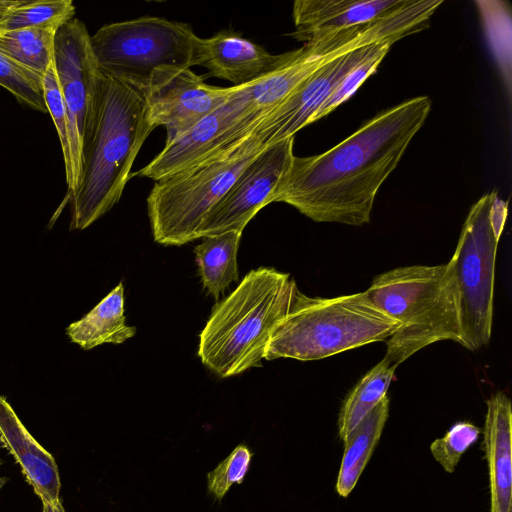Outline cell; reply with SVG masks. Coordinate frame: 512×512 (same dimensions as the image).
I'll return each mask as SVG.
<instances>
[{"label": "cell", "instance_id": "obj_1", "mask_svg": "<svg viewBox=\"0 0 512 512\" xmlns=\"http://www.w3.org/2000/svg\"><path fill=\"white\" fill-rule=\"evenodd\" d=\"M431 107L428 96L413 97L380 112L321 154L294 156L274 202L287 203L315 222L369 223L379 188Z\"/></svg>", "mask_w": 512, "mask_h": 512}, {"label": "cell", "instance_id": "obj_2", "mask_svg": "<svg viewBox=\"0 0 512 512\" xmlns=\"http://www.w3.org/2000/svg\"><path fill=\"white\" fill-rule=\"evenodd\" d=\"M154 129L143 95L103 73L80 183L68 195L70 230H83L120 200L137 154Z\"/></svg>", "mask_w": 512, "mask_h": 512}, {"label": "cell", "instance_id": "obj_3", "mask_svg": "<svg viewBox=\"0 0 512 512\" xmlns=\"http://www.w3.org/2000/svg\"><path fill=\"white\" fill-rule=\"evenodd\" d=\"M288 273L259 267L218 302L200 333L198 356L221 377L261 366L271 334L298 291Z\"/></svg>", "mask_w": 512, "mask_h": 512}, {"label": "cell", "instance_id": "obj_4", "mask_svg": "<svg viewBox=\"0 0 512 512\" xmlns=\"http://www.w3.org/2000/svg\"><path fill=\"white\" fill-rule=\"evenodd\" d=\"M365 291L383 313L399 322L386 340L384 358L392 366L439 341L462 345L459 290L450 261L394 268L377 275Z\"/></svg>", "mask_w": 512, "mask_h": 512}, {"label": "cell", "instance_id": "obj_5", "mask_svg": "<svg viewBox=\"0 0 512 512\" xmlns=\"http://www.w3.org/2000/svg\"><path fill=\"white\" fill-rule=\"evenodd\" d=\"M398 327L399 322L383 313L366 291L322 298L298 290L271 334L264 359L319 360L386 341Z\"/></svg>", "mask_w": 512, "mask_h": 512}, {"label": "cell", "instance_id": "obj_6", "mask_svg": "<svg viewBox=\"0 0 512 512\" xmlns=\"http://www.w3.org/2000/svg\"><path fill=\"white\" fill-rule=\"evenodd\" d=\"M198 37L187 23L144 16L91 36L99 69L142 93L169 72L197 66Z\"/></svg>", "mask_w": 512, "mask_h": 512}, {"label": "cell", "instance_id": "obj_7", "mask_svg": "<svg viewBox=\"0 0 512 512\" xmlns=\"http://www.w3.org/2000/svg\"><path fill=\"white\" fill-rule=\"evenodd\" d=\"M261 150L248 135L216 158L155 181L147 197L155 242L180 246L198 239L207 216Z\"/></svg>", "mask_w": 512, "mask_h": 512}, {"label": "cell", "instance_id": "obj_8", "mask_svg": "<svg viewBox=\"0 0 512 512\" xmlns=\"http://www.w3.org/2000/svg\"><path fill=\"white\" fill-rule=\"evenodd\" d=\"M497 192L483 195L469 210L453 256L460 298L462 346L477 350L487 345L493 324L495 263L498 242L490 209Z\"/></svg>", "mask_w": 512, "mask_h": 512}, {"label": "cell", "instance_id": "obj_9", "mask_svg": "<svg viewBox=\"0 0 512 512\" xmlns=\"http://www.w3.org/2000/svg\"><path fill=\"white\" fill-rule=\"evenodd\" d=\"M85 24L73 18L55 37L53 64L64 99L71 152L68 195L80 183L83 149L92 133L98 102L101 70L91 48Z\"/></svg>", "mask_w": 512, "mask_h": 512}, {"label": "cell", "instance_id": "obj_10", "mask_svg": "<svg viewBox=\"0 0 512 512\" xmlns=\"http://www.w3.org/2000/svg\"><path fill=\"white\" fill-rule=\"evenodd\" d=\"M230 98L186 133L169 143L139 177L159 181L216 158L249 135L266 114L255 109L242 86H233Z\"/></svg>", "mask_w": 512, "mask_h": 512}, {"label": "cell", "instance_id": "obj_11", "mask_svg": "<svg viewBox=\"0 0 512 512\" xmlns=\"http://www.w3.org/2000/svg\"><path fill=\"white\" fill-rule=\"evenodd\" d=\"M293 147L290 137L258 152L207 216L198 239L229 230L243 232L257 212L274 202L295 156Z\"/></svg>", "mask_w": 512, "mask_h": 512}, {"label": "cell", "instance_id": "obj_12", "mask_svg": "<svg viewBox=\"0 0 512 512\" xmlns=\"http://www.w3.org/2000/svg\"><path fill=\"white\" fill-rule=\"evenodd\" d=\"M234 87H215L190 68L176 69L151 84L141 94L154 128H166L169 143L224 104Z\"/></svg>", "mask_w": 512, "mask_h": 512}, {"label": "cell", "instance_id": "obj_13", "mask_svg": "<svg viewBox=\"0 0 512 512\" xmlns=\"http://www.w3.org/2000/svg\"><path fill=\"white\" fill-rule=\"evenodd\" d=\"M376 44L357 48L319 68L262 118L249 136L262 149L294 137L300 129L313 123L316 113L336 85L373 50Z\"/></svg>", "mask_w": 512, "mask_h": 512}, {"label": "cell", "instance_id": "obj_14", "mask_svg": "<svg viewBox=\"0 0 512 512\" xmlns=\"http://www.w3.org/2000/svg\"><path fill=\"white\" fill-rule=\"evenodd\" d=\"M294 50L274 55L262 46L231 31L200 38L197 66L211 76L227 80L233 86L254 83L286 64Z\"/></svg>", "mask_w": 512, "mask_h": 512}, {"label": "cell", "instance_id": "obj_15", "mask_svg": "<svg viewBox=\"0 0 512 512\" xmlns=\"http://www.w3.org/2000/svg\"><path fill=\"white\" fill-rule=\"evenodd\" d=\"M407 0H298L292 16L295 39L309 42L326 34L374 21Z\"/></svg>", "mask_w": 512, "mask_h": 512}, {"label": "cell", "instance_id": "obj_16", "mask_svg": "<svg viewBox=\"0 0 512 512\" xmlns=\"http://www.w3.org/2000/svg\"><path fill=\"white\" fill-rule=\"evenodd\" d=\"M0 441L13 455L42 504L58 502L61 481L53 456L28 432L7 400L0 396Z\"/></svg>", "mask_w": 512, "mask_h": 512}, {"label": "cell", "instance_id": "obj_17", "mask_svg": "<svg viewBox=\"0 0 512 512\" xmlns=\"http://www.w3.org/2000/svg\"><path fill=\"white\" fill-rule=\"evenodd\" d=\"M512 410L504 392L487 400L483 449L490 481V512H512Z\"/></svg>", "mask_w": 512, "mask_h": 512}, {"label": "cell", "instance_id": "obj_18", "mask_svg": "<svg viewBox=\"0 0 512 512\" xmlns=\"http://www.w3.org/2000/svg\"><path fill=\"white\" fill-rule=\"evenodd\" d=\"M71 342L84 350L104 343L120 344L136 334V328L126 324L124 286L120 282L89 313L66 328Z\"/></svg>", "mask_w": 512, "mask_h": 512}, {"label": "cell", "instance_id": "obj_19", "mask_svg": "<svg viewBox=\"0 0 512 512\" xmlns=\"http://www.w3.org/2000/svg\"><path fill=\"white\" fill-rule=\"evenodd\" d=\"M389 415L387 395L343 440L344 452L336 482V491L347 497L354 489L379 442Z\"/></svg>", "mask_w": 512, "mask_h": 512}, {"label": "cell", "instance_id": "obj_20", "mask_svg": "<svg viewBox=\"0 0 512 512\" xmlns=\"http://www.w3.org/2000/svg\"><path fill=\"white\" fill-rule=\"evenodd\" d=\"M241 236L242 232L236 230L205 236L194 248L203 288L215 300L238 280L237 252Z\"/></svg>", "mask_w": 512, "mask_h": 512}, {"label": "cell", "instance_id": "obj_21", "mask_svg": "<svg viewBox=\"0 0 512 512\" xmlns=\"http://www.w3.org/2000/svg\"><path fill=\"white\" fill-rule=\"evenodd\" d=\"M395 370L396 367L383 358L350 391L338 417V433L342 440L386 396Z\"/></svg>", "mask_w": 512, "mask_h": 512}, {"label": "cell", "instance_id": "obj_22", "mask_svg": "<svg viewBox=\"0 0 512 512\" xmlns=\"http://www.w3.org/2000/svg\"><path fill=\"white\" fill-rule=\"evenodd\" d=\"M60 27L0 30V53L44 75L53 62L55 37Z\"/></svg>", "mask_w": 512, "mask_h": 512}, {"label": "cell", "instance_id": "obj_23", "mask_svg": "<svg viewBox=\"0 0 512 512\" xmlns=\"http://www.w3.org/2000/svg\"><path fill=\"white\" fill-rule=\"evenodd\" d=\"M75 11L71 0H0V30L62 26Z\"/></svg>", "mask_w": 512, "mask_h": 512}, {"label": "cell", "instance_id": "obj_24", "mask_svg": "<svg viewBox=\"0 0 512 512\" xmlns=\"http://www.w3.org/2000/svg\"><path fill=\"white\" fill-rule=\"evenodd\" d=\"M491 52L511 93V9L504 1H476Z\"/></svg>", "mask_w": 512, "mask_h": 512}, {"label": "cell", "instance_id": "obj_25", "mask_svg": "<svg viewBox=\"0 0 512 512\" xmlns=\"http://www.w3.org/2000/svg\"><path fill=\"white\" fill-rule=\"evenodd\" d=\"M43 76L0 53V86L8 90L21 104L48 113Z\"/></svg>", "mask_w": 512, "mask_h": 512}, {"label": "cell", "instance_id": "obj_26", "mask_svg": "<svg viewBox=\"0 0 512 512\" xmlns=\"http://www.w3.org/2000/svg\"><path fill=\"white\" fill-rule=\"evenodd\" d=\"M394 43L395 42L391 40L377 43L373 50L362 61L356 64L336 85L316 113L313 122L325 117L349 99L364 81L376 72Z\"/></svg>", "mask_w": 512, "mask_h": 512}, {"label": "cell", "instance_id": "obj_27", "mask_svg": "<svg viewBox=\"0 0 512 512\" xmlns=\"http://www.w3.org/2000/svg\"><path fill=\"white\" fill-rule=\"evenodd\" d=\"M480 429L469 422H457L442 438L434 440L430 451L448 473L454 472L461 456L479 437Z\"/></svg>", "mask_w": 512, "mask_h": 512}, {"label": "cell", "instance_id": "obj_28", "mask_svg": "<svg viewBox=\"0 0 512 512\" xmlns=\"http://www.w3.org/2000/svg\"><path fill=\"white\" fill-rule=\"evenodd\" d=\"M251 458L252 453L246 445L236 446L228 457L207 474L208 492L221 501L233 484L242 483Z\"/></svg>", "mask_w": 512, "mask_h": 512}, {"label": "cell", "instance_id": "obj_29", "mask_svg": "<svg viewBox=\"0 0 512 512\" xmlns=\"http://www.w3.org/2000/svg\"><path fill=\"white\" fill-rule=\"evenodd\" d=\"M43 90L48 113L53 119L60 139L67 181L71 173V152L68 134V119L64 99L62 97L53 62L43 76Z\"/></svg>", "mask_w": 512, "mask_h": 512}, {"label": "cell", "instance_id": "obj_30", "mask_svg": "<svg viewBox=\"0 0 512 512\" xmlns=\"http://www.w3.org/2000/svg\"><path fill=\"white\" fill-rule=\"evenodd\" d=\"M508 202L495 195L491 209L490 220L494 236L499 241L507 218Z\"/></svg>", "mask_w": 512, "mask_h": 512}, {"label": "cell", "instance_id": "obj_31", "mask_svg": "<svg viewBox=\"0 0 512 512\" xmlns=\"http://www.w3.org/2000/svg\"><path fill=\"white\" fill-rule=\"evenodd\" d=\"M43 512H65V510L59 500L55 504H43Z\"/></svg>", "mask_w": 512, "mask_h": 512}, {"label": "cell", "instance_id": "obj_32", "mask_svg": "<svg viewBox=\"0 0 512 512\" xmlns=\"http://www.w3.org/2000/svg\"><path fill=\"white\" fill-rule=\"evenodd\" d=\"M6 482H7V478H5V477L0 478V489L5 485Z\"/></svg>", "mask_w": 512, "mask_h": 512}]
</instances>
